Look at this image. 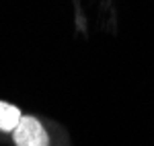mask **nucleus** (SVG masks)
Masks as SVG:
<instances>
[{"instance_id":"nucleus-1","label":"nucleus","mask_w":154,"mask_h":146,"mask_svg":"<svg viewBox=\"0 0 154 146\" xmlns=\"http://www.w3.org/2000/svg\"><path fill=\"white\" fill-rule=\"evenodd\" d=\"M17 146H49V136L41 122L33 115H23L19 126L12 132Z\"/></svg>"},{"instance_id":"nucleus-2","label":"nucleus","mask_w":154,"mask_h":146,"mask_svg":"<svg viewBox=\"0 0 154 146\" xmlns=\"http://www.w3.org/2000/svg\"><path fill=\"white\" fill-rule=\"evenodd\" d=\"M21 109L12 103L0 101V132H14V128L21 122Z\"/></svg>"}]
</instances>
